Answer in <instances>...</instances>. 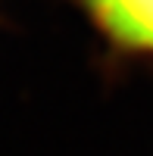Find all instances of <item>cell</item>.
<instances>
[{
  "label": "cell",
  "mask_w": 153,
  "mask_h": 156,
  "mask_svg": "<svg viewBox=\"0 0 153 156\" xmlns=\"http://www.w3.org/2000/svg\"><path fill=\"white\" fill-rule=\"evenodd\" d=\"M112 47L153 56V0H78Z\"/></svg>",
  "instance_id": "obj_1"
}]
</instances>
